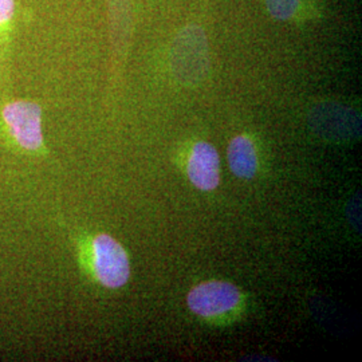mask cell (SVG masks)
I'll return each mask as SVG.
<instances>
[{
	"mask_svg": "<svg viewBox=\"0 0 362 362\" xmlns=\"http://www.w3.org/2000/svg\"><path fill=\"white\" fill-rule=\"evenodd\" d=\"M170 67L182 85L194 86L207 77L209 49L204 30L196 25L181 28L170 46Z\"/></svg>",
	"mask_w": 362,
	"mask_h": 362,
	"instance_id": "1",
	"label": "cell"
},
{
	"mask_svg": "<svg viewBox=\"0 0 362 362\" xmlns=\"http://www.w3.org/2000/svg\"><path fill=\"white\" fill-rule=\"evenodd\" d=\"M93 267L97 279L107 288H119L130 278L129 257L125 248L107 233L97 235L91 242Z\"/></svg>",
	"mask_w": 362,
	"mask_h": 362,
	"instance_id": "2",
	"label": "cell"
},
{
	"mask_svg": "<svg viewBox=\"0 0 362 362\" xmlns=\"http://www.w3.org/2000/svg\"><path fill=\"white\" fill-rule=\"evenodd\" d=\"M242 302V293L226 281H208L191 288L187 297L189 310L202 318H215L235 310Z\"/></svg>",
	"mask_w": 362,
	"mask_h": 362,
	"instance_id": "3",
	"label": "cell"
},
{
	"mask_svg": "<svg viewBox=\"0 0 362 362\" xmlns=\"http://www.w3.org/2000/svg\"><path fill=\"white\" fill-rule=\"evenodd\" d=\"M3 118L16 143L27 151H38L43 143L40 127V107L26 101L6 105Z\"/></svg>",
	"mask_w": 362,
	"mask_h": 362,
	"instance_id": "4",
	"label": "cell"
},
{
	"mask_svg": "<svg viewBox=\"0 0 362 362\" xmlns=\"http://www.w3.org/2000/svg\"><path fill=\"white\" fill-rule=\"evenodd\" d=\"M187 175L192 185L200 191L209 192L219 187L220 156L212 144H194L187 160Z\"/></svg>",
	"mask_w": 362,
	"mask_h": 362,
	"instance_id": "5",
	"label": "cell"
},
{
	"mask_svg": "<svg viewBox=\"0 0 362 362\" xmlns=\"http://www.w3.org/2000/svg\"><path fill=\"white\" fill-rule=\"evenodd\" d=\"M227 158L230 169L239 179L250 180L258 172V152L254 141L245 134L233 137L228 145Z\"/></svg>",
	"mask_w": 362,
	"mask_h": 362,
	"instance_id": "6",
	"label": "cell"
},
{
	"mask_svg": "<svg viewBox=\"0 0 362 362\" xmlns=\"http://www.w3.org/2000/svg\"><path fill=\"white\" fill-rule=\"evenodd\" d=\"M267 11L276 21H293L302 8V0H264Z\"/></svg>",
	"mask_w": 362,
	"mask_h": 362,
	"instance_id": "7",
	"label": "cell"
},
{
	"mask_svg": "<svg viewBox=\"0 0 362 362\" xmlns=\"http://www.w3.org/2000/svg\"><path fill=\"white\" fill-rule=\"evenodd\" d=\"M13 13V0H0V25L11 19Z\"/></svg>",
	"mask_w": 362,
	"mask_h": 362,
	"instance_id": "8",
	"label": "cell"
}]
</instances>
